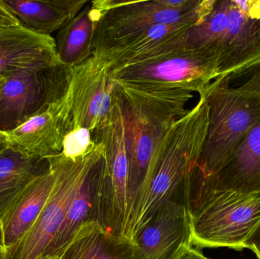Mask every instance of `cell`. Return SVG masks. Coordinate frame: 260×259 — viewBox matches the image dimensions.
I'll use <instances>...</instances> for the list:
<instances>
[{"mask_svg": "<svg viewBox=\"0 0 260 259\" xmlns=\"http://www.w3.org/2000/svg\"><path fill=\"white\" fill-rule=\"evenodd\" d=\"M91 138L94 143L102 144L104 153L97 222L109 232L125 237L128 207V158L123 113L117 97L109 114L91 132Z\"/></svg>", "mask_w": 260, "mask_h": 259, "instance_id": "obj_8", "label": "cell"}, {"mask_svg": "<svg viewBox=\"0 0 260 259\" xmlns=\"http://www.w3.org/2000/svg\"><path fill=\"white\" fill-rule=\"evenodd\" d=\"M189 48L206 50L226 78L260 59V0H215L209 15L186 34Z\"/></svg>", "mask_w": 260, "mask_h": 259, "instance_id": "obj_4", "label": "cell"}, {"mask_svg": "<svg viewBox=\"0 0 260 259\" xmlns=\"http://www.w3.org/2000/svg\"><path fill=\"white\" fill-rule=\"evenodd\" d=\"M48 168L47 158H30L9 146L0 154V217L28 184Z\"/></svg>", "mask_w": 260, "mask_h": 259, "instance_id": "obj_21", "label": "cell"}, {"mask_svg": "<svg viewBox=\"0 0 260 259\" xmlns=\"http://www.w3.org/2000/svg\"><path fill=\"white\" fill-rule=\"evenodd\" d=\"M215 3V0H201L194 9L181 10L176 0L91 1L98 18L93 40L94 51L154 26L183 21L200 24L212 11Z\"/></svg>", "mask_w": 260, "mask_h": 259, "instance_id": "obj_6", "label": "cell"}, {"mask_svg": "<svg viewBox=\"0 0 260 259\" xmlns=\"http://www.w3.org/2000/svg\"><path fill=\"white\" fill-rule=\"evenodd\" d=\"M209 108L203 94L198 103L175 122L159 149L151 182L130 224L126 237L139 230L165 205L197 165L207 136Z\"/></svg>", "mask_w": 260, "mask_h": 259, "instance_id": "obj_3", "label": "cell"}, {"mask_svg": "<svg viewBox=\"0 0 260 259\" xmlns=\"http://www.w3.org/2000/svg\"><path fill=\"white\" fill-rule=\"evenodd\" d=\"M59 62L53 36L21 24L0 29V77Z\"/></svg>", "mask_w": 260, "mask_h": 259, "instance_id": "obj_16", "label": "cell"}, {"mask_svg": "<svg viewBox=\"0 0 260 259\" xmlns=\"http://www.w3.org/2000/svg\"><path fill=\"white\" fill-rule=\"evenodd\" d=\"M20 24L51 36L72 21L88 0H3Z\"/></svg>", "mask_w": 260, "mask_h": 259, "instance_id": "obj_19", "label": "cell"}, {"mask_svg": "<svg viewBox=\"0 0 260 259\" xmlns=\"http://www.w3.org/2000/svg\"><path fill=\"white\" fill-rule=\"evenodd\" d=\"M100 145L99 152L70 203L59 231L49 245L44 256H59L82 225L97 222L99 183L104 164L103 147Z\"/></svg>", "mask_w": 260, "mask_h": 259, "instance_id": "obj_18", "label": "cell"}, {"mask_svg": "<svg viewBox=\"0 0 260 259\" xmlns=\"http://www.w3.org/2000/svg\"><path fill=\"white\" fill-rule=\"evenodd\" d=\"M246 249L253 251L257 259H260V225L245 244Z\"/></svg>", "mask_w": 260, "mask_h": 259, "instance_id": "obj_26", "label": "cell"}, {"mask_svg": "<svg viewBox=\"0 0 260 259\" xmlns=\"http://www.w3.org/2000/svg\"><path fill=\"white\" fill-rule=\"evenodd\" d=\"M4 81H5V78L0 77V86H1L2 85H3V82H4Z\"/></svg>", "mask_w": 260, "mask_h": 259, "instance_id": "obj_31", "label": "cell"}, {"mask_svg": "<svg viewBox=\"0 0 260 259\" xmlns=\"http://www.w3.org/2000/svg\"><path fill=\"white\" fill-rule=\"evenodd\" d=\"M219 76L217 59L186 43L151 59L111 71L114 82L142 88H177L203 92Z\"/></svg>", "mask_w": 260, "mask_h": 259, "instance_id": "obj_7", "label": "cell"}, {"mask_svg": "<svg viewBox=\"0 0 260 259\" xmlns=\"http://www.w3.org/2000/svg\"><path fill=\"white\" fill-rule=\"evenodd\" d=\"M195 21L157 25L94 51L112 70L151 59L183 45Z\"/></svg>", "mask_w": 260, "mask_h": 259, "instance_id": "obj_15", "label": "cell"}, {"mask_svg": "<svg viewBox=\"0 0 260 259\" xmlns=\"http://www.w3.org/2000/svg\"><path fill=\"white\" fill-rule=\"evenodd\" d=\"M136 259H175L191 246L187 208L172 199L165 204L132 239Z\"/></svg>", "mask_w": 260, "mask_h": 259, "instance_id": "obj_13", "label": "cell"}, {"mask_svg": "<svg viewBox=\"0 0 260 259\" xmlns=\"http://www.w3.org/2000/svg\"><path fill=\"white\" fill-rule=\"evenodd\" d=\"M0 259H5L4 250L1 246H0Z\"/></svg>", "mask_w": 260, "mask_h": 259, "instance_id": "obj_29", "label": "cell"}, {"mask_svg": "<svg viewBox=\"0 0 260 259\" xmlns=\"http://www.w3.org/2000/svg\"><path fill=\"white\" fill-rule=\"evenodd\" d=\"M20 24L16 17L9 10L3 0H0V29Z\"/></svg>", "mask_w": 260, "mask_h": 259, "instance_id": "obj_25", "label": "cell"}, {"mask_svg": "<svg viewBox=\"0 0 260 259\" xmlns=\"http://www.w3.org/2000/svg\"><path fill=\"white\" fill-rule=\"evenodd\" d=\"M72 76V68L59 62L6 78L0 86V132L14 130L64 97L70 90Z\"/></svg>", "mask_w": 260, "mask_h": 259, "instance_id": "obj_10", "label": "cell"}, {"mask_svg": "<svg viewBox=\"0 0 260 259\" xmlns=\"http://www.w3.org/2000/svg\"><path fill=\"white\" fill-rule=\"evenodd\" d=\"M39 259H59V256H44Z\"/></svg>", "mask_w": 260, "mask_h": 259, "instance_id": "obj_30", "label": "cell"}, {"mask_svg": "<svg viewBox=\"0 0 260 259\" xmlns=\"http://www.w3.org/2000/svg\"><path fill=\"white\" fill-rule=\"evenodd\" d=\"M222 191L260 193V121L219 171L185 195V205L189 210L208 193Z\"/></svg>", "mask_w": 260, "mask_h": 259, "instance_id": "obj_14", "label": "cell"}, {"mask_svg": "<svg viewBox=\"0 0 260 259\" xmlns=\"http://www.w3.org/2000/svg\"><path fill=\"white\" fill-rule=\"evenodd\" d=\"M114 83L123 113L128 158L126 235L154 174L162 141L172 125L189 112L186 105L193 95L177 88Z\"/></svg>", "mask_w": 260, "mask_h": 259, "instance_id": "obj_1", "label": "cell"}, {"mask_svg": "<svg viewBox=\"0 0 260 259\" xmlns=\"http://www.w3.org/2000/svg\"><path fill=\"white\" fill-rule=\"evenodd\" d=\"M243 78L244 82H249L253 86L260 89V59L248 66L229 76L230 82Z\"/></svg>", "mask_w": 260, "mask_h": 259, "instance_id": "obj_24", "label": "cell"}, {"mask_svg": "<svg viewBox=\"0 0 260 259\" xmlns=\"http://www.w3.org/2000/svg\"><path fill=\"white\" fill-rule=\"evenodd\" d=\"M175 259H211L205 256L198 249L192 246H186L182 249Z\"/></svg>", "mask_w": 260, "mask_h": 259, "instance_id": "obj_27", "label": "cell"}, {"mask_svg": "<svg viewBox=\"0 0 260 259\" xmlns=\"http://www.w3.org/2000/svg\"><path fill=\"white\" fill-rule=\"evenodd\" d=\"M54 182V170L49 163V168L28 184L2 214L0 246L4 252L21 240L35 225L51 194Z\"/></svg>", "mask_w": 260, "mask_h": 259, "instance_id": "obj_17", "label": "cell"}, {"mask_svg": "<svg viewBox=\"0 0 260 259\" xmlns=\"http://www.w3.org/2000/svg\"><path fill=\"white\" fill-rule=\"evenodd\" d=\"M72 69L73 129H86L91 133L117 101L115 83L108 64L94 53Z\"/></svg>", "mask_w": 260, "mask_h": 259, "instance_id": "obj_11", "label": "cell"}, {"mask_svg": "<svg viewBox=\"0 0 260 259\" xmlns=\"http://www.w3.org/2000/svg\"><path fill=\"white\" fill-rule=\"evenodd\" d=\"M97 20V13L90 1L70 22L57 32L54 39L61 63L73 68L92 56Z\"/></svg>", "mask_w": 260, "mask_h": 259, "instance_id": "obj_22", "label": "cell"}, {"mask_svg": "<svg viewBox=\"0 0 260 259\" xmlns=\"http://www.w3.org/2000/svg\"><path fill=\"white\" fill-rule=\"evenodd\" d=\"M9 146L8 136L5 132H0V154Z\"/></svg>", "mask_w": 260, "mask_h": 259, "instance_id": "obj_28", "label": "cell"}, {"mask_svg": "<svg viewBox=\"0 0 260 259\" xmlns=\"http://www.w3.org/2000/svg\"><path fill=\"white\" fill-rule=\"evenodd\" d=\"M73 129L70 88L21 126L6 132L9 147L30 158H47L62 152L66 135Z\"/></svg>", "mask_w": 260, "mask_h": 259, "instance_id": "obj_12", "label": "cell"}, {"mask_svg": "<svg viewBox=\"0 0 260 259\" xmlns=\"http://www.w3.org/2000/svg\"><path fill=\"white\" fill-rule=\"evenodd\" d=\"M95 144L91 133L86 129H73L64 138L61 154L66 158L76 160L89 153Z\"/></svg>", "mask_w": 260, "mask_h": 259, "instance_id": "obj_23", "label": "cell"}, {"mask_svg": "<svg viewBox=\"0 0 260 259\" xmlns=\"http://www.w3.org/2000/svg\"><path fill=\"white\" fill-rule=\"evenodd\" d=\"M188 211L191 246L243 250L260 225V193L212 192Z\"/></svg>", "mask_w": 260, "mask_h": 259, "instance_id": "obj_5", "label": "cell"}, {"mask_svg": "<svg viewBox=\"0 0 260 259\" xmlns=\"http://www.w3.org/2000/svg\"><path fill=\"white\" fill-rule=\"evenodd\" d=\"M59 259H136V249L131 239L89 222L78 230Z\"/></svg>", "mask_w": 260, "mask_h": 259, "instance_id": "obj_20", "label": "cell"}, {"mask_svg": "<svg viewBox=\"0 0 260 259\" xmlns=\"http://www.w3.org/2000/svg\"><path fill=\"white\" fill-rule=\"evenodd\" d=\"M94 144L89 153L78 159H70L61 153L47 158L55 173L51 194L28 233L5 251V259H39L44 256L63 222L84 176L100 149V144Z\"/></svg>", "mask_w": 260, "mask_h": 259, "instance_id": "obj_9", "label": "cell"}, {"mask_svg": "<svg viewBox=\"0 0 260 259\" xmlns=\"http://www.w3.org/2000/svg\"><path fill=\"white\" fill-rule=\"evenodd\" d=\"M200 94L209 104V127L198 164L183 182L184 194L219 171L260 121V90L248 82L233 88L216 79Z\"/></svg>", "mask_w": 260, "mask_h": 259, "instance_id": "obj_2", "label": "cell"}]
</instances>
